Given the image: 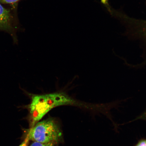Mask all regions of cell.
Listing matches in <instances>:
<instances>
[{
	"label": "cell",
	"mask_w": 146,
	"mask_h": 146,
	"mask_svg": "<svg viewBox=\"0 0 146 146\" xmlns=\"http://www.w3.org/2000/svg\"><path fill=\"white\" fill-rule=\"evenodd\" d=\"M31 98L28 106L32 119V127L52 109L63 106H73L94 110L95 104L83 103L73 98L64 92L43 94L27 92Z\"/></svg>",
	"instance_id": "cell-1"
},
{
	"label": "cell",
	"mask_w": 146,
	"mask_h": 146,
	"mask_svg": "<svg viewBox=\"0 0 146 146\" xmlns=\"http://www.w3.org/2000/svg\"><path fill=\"white\" fill-rule=\"evenodd\" d=\"M27 134L30 140L43 143H56L62 137L59 125L52 119L37 122L31 128Z\"/></svg>",
	"instance_id": "cell-2"
},
{
	"label": "cell",
	"mask_w": 146,
	"mask_h": 146,
	"mask_svg": "<svg viewBox=\"0 0 146 146\" xmlns=\"http://www.w3.org/2000/svg\"><path fill=\"white\" fill-rule=\"evenodd\" d=\"M125 22L132 25L136 36L145 40L146 41V21L133 19L125 16L123 18Z\"/></svg>",
	"instance_id": "cell-3"
},
{
	"label": "cell",
	"mask_w": 146,
	"mask_h": 146,
	"mask_svg": "<svg viewBox=\"0 0 146 146\" xmlns=\"http://www.w3.org/2000/svg\"><path fill=\"white\" fill-rule=\"evenodd\" d=\"M12 20L10 11L4 8L0 3V29L11 31L12 29Z\"/></svg>",
	"instance_id": "cell-4"
},
{
	"label": "cell",
	"mask_w": 146,
	"mask_h": 146,
	"mask_svg": "<svg viewBox=\"0 0 146 146\" xmlns=\"http://www.w3.org/2000/svg\"><path fill=\"white\" fill-rule=\"evenodd\" d=\"M55 143L54 142H50V143H40V142H34L30 146H54Z\"/></svg>",
	"instance_id": "cell-5"
},
{
	"label": "cell",
	"mask_w": 146,
	"mask_h": 146,
	"mask_svg": "<svg viewBox=\"0 0 146 146\" xmlns=\"http://www.w3.org/2000/svg\"><path fill=\"white\" fill-rule=\"evenodd\" d=\"M134 146H146V139H140Z\"/></svg>",
	"instance_id": "cell-6"
},
{
	"label": "cell",
	"mask_w": 146,
	"mask_h": 146,
	"mask_svg": "<svg viewBox=\"0 0 146 146\" xmlns=\"http://www.w3.org/2000/svg\"><path fill=\"white\" fill-rule=\"evenodd\" d=\"M20 0H0V3L3 4H11L17 2Z\"/></svg>",
	"instance_id": "cell-7"
},
{
	"label": "cell",
	"mask_w": 146,
	"mask_h": 146,
	"mask_svg": "<svg viewBox=\"0 0 146 146\" xmlns=\"http://www.w3.org/2000/svg\"><path fill=\"white\" fill-rule=\"evenodd\" d=\"M29 141H30V139H29V135L28 134H27L24 141L19 146H28Z\"/></svg>",
	"instance_id": "cell-8"
},
{
	"label": "cell",
	"mask_w": 146,
	"mask_h": 146,
	"mask_svg": "<svg viewBox=\"0 0 146 146\" xmlns=\"http://www.w3.org/2000/svg\"><path fill=\"white\" fill-rule=\"evenodd\" d=\"M139 119H143L146 120V109L145 112H144L143 113H142L140 116L137 117L136 119H135L134 120Z\"/></svg>",
	"instance_id": "cell-9"
}]
</instances>
